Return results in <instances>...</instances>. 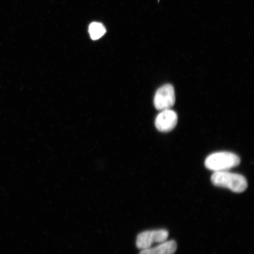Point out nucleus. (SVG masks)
<instances>
[{
	"instance_id": "6",
	"label": "nucleus",
	"mask_w": 254,
	"mask_h": 254,
	"mask_svg": "<svg viewBox=\"0 0 254 254\" xmlns=\"http://www.w3.org/2000/svg\"><path fill=\"white\" fill-rule=\"evenodd\" d=\"M177 249V244L176 241H166L156 247L142 250L139 254H174Z\"/></svg>"
},
{
	"instance_id": "2",
	"label": "nucleus",
	"mask_w": 254,
	"mask_h": 254,
	"mask_svg": "<svg viewBox=\"0 0 254 254\" xmlns=\"http://www.w3.org/2000/svg\"><path fill=\"white\" fill-rule=\"evenodd\" d=\"M240 157L233 152H218L206 158L205 166L208 169L218 172L236 167L240 164Z\"/></svg>"
},
{
	"instance_id": "5",
	"label": "nucleus",
	"mask_w": 254,
	"mask_h": 254,
	"mask_svg": "<svg viewBox=\"0 0 254 254\" xmlns=\"http://www.w3.org/2000/svg\"><path fill=\"white\" fill-rule=\"evenodd\" d=\"M178 122L177 114L174 111L168 109L161 111L155 121V125L159 131L170 132L176 127Z\"/></svg>"
},
{
	"instance_id": "1",
	"label": "nucleus",
	"mask_w": 254,
	"mask_h": 254,
	"mask_svg": "<svg viewBox=\"0 0 254 254\" xmlns=\"http://www.w3.org/2000/svg\"><path fill=\"white\" fill-rule=\"evenodd\" d=\"M211 182L215 186L228 189L237 193L245 191L248 187L247 181L242 175L227 171L214 172L211 177Z\"/></svg>"
},
{
	"instance_id": "7",
	"label": "nucleus",
	"mask_w": 254,
	"mask_h": 254,
	"mask_svg": "<svg viewBox=\"0 0 254 254\" xmlns=\"http://www.w3.org/2000/svg\"><path fill=\"white\" fill-rule=\"evenodd\" d=\"M106 28L102 24L93 23L89 27V33L92 39L96 40L102 37L106 33Z\"/></svg>"
},
{
	"instance_id": "4",
	"label": "nucleus",
	"mask_w": 254,
	"mask_h": 254,
	"mask_svg": "<svg viewBox=\"0 0 254 254\" xmlns=\"http://www.w3.org/2000/svg\"><path fill=\"white\" fill-rule=\"evenodd\" d=\"M168 234V232L165 230L142 232L136 238V247L141 250L149 249L154 243L165 242L167 240Z\"/></svg>"
},
{
	"instance_id": "3",
	"label": "nucleus",
	"mask_w": 254,
	"mask_h": 254,
	"mask_svg": "<svg viewBox=\"0 0 254 254\" xmlns=\"http://www.w3.org/2000/svg\"><path fill=\"white\" fill-rule=\"evenodd\" d=\"M176 103V95L172 85L165 84L155 93L154 104L155 109L163 111L170 109Z\"/></svg>"
}]
</instances>
